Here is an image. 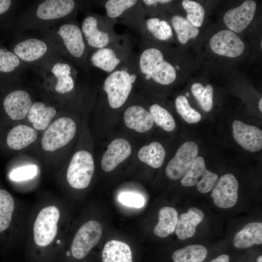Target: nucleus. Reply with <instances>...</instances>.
Returning <instances> with one entry per match:
<instances>
[{"instance_id":"1","label":"nucleus","mask_w":262,"mask_h":262,"mask_svg":"<svg viewBox=\"0 0 262 262\" xmlns=\"http://www.w3.org/2000/svg\"><path fill=\"white\" fill-rule=\"evenodd\" d=\"M137 54L138 81L147 87H167L180 76L179 57L176 49L165 44L141 38Z\"/></svg>"},{"instance_id":"2","label":"nucleus","mask_w":262,"mask_h":262,"mask_svg":"<svg viewBox=\"0 0 262 262\" xmlns=\"http://www.w3.org/2000/svg\"><path fill=\"white\" fill-rule=\"evenodd\" d=\"M138 81L137 54L133 52L125 63L108 74L103 81V97L109 107L113 110L121 108Z\"/></svg>"},{"instance_id":"3","label":"nucleus","mask_w":262,"mask_h":262,"mask_svg":"<svg viewBox=\"0 0 262 262\" xmlns=\"http://www.w3.org/2000/svg\"><path fill=\"white\" fill-rule=\"evenodd\" d=\"M116 24L105 15L88 12L81 29L90 54L92 52L119 41L122 34L115 31Z\"/></svg>"},{"instance_id":"4","label":"nucleus","mask_w":262,"mask_h":262,"mask_svg":"<svg viewBox=\"0 0 262 262\" xmlns=\"http://www.w3.org/2000/svg\"><path fill=\"white\" fill-rule=\"evenodd\" d=\"M61 50L77 66L89 72V51L81 27L73 19L64 21L55 31Z\"/></svg>"},{"instance_id":"5","label":"nucleus","mask_w":262,"mask_h":262,"mask_svg":"<svg viewBox=\"0 0 262 262\" xmlns=\"http://www.w3.org/2000/svg\"><path fill=\"white\" fill-rule=\"evenodd\" d=\"M133 48L131 36L125 33L119 41L91 53L89 64L109 74L129 59Z\"/></svg>"},{"instance_id":"6","label":"nucleus","mask_w":262,"mask_h":262,"mask_svg":"<svg viewBox=\"0 0 262 262\" xmlns=\"http://www.w3.org/2000/svg\"><path fill=\"white\" fill-rule=\"evenodd\" d=\"M84 2L74 0H46L34 7L31 19L37 25L73 19Z\"/></svg>"},{"instance_id":"7","label":"nucleus","mask_w":262,"mask_h":262,"mask_svg":"<svg viewBox=\"0 0 262 262\" xmlns=\"http://www.w3.org/2000/svg\"><path fill=\"white\" fill-rule=\"evenodd\" d=\"M105 10V15L116 24H121L137 29L146 17L141 0H106L97 1Z\"/></svg>"},{"instance_id":"8","label":"nucleus","mask_w":262,"mask_h":262,"mask_svg":"<svg viewBox=\"0 0 262 262\" xmlns=\"http://www.w3.org/2000/svg\"><path fill=\"white\" fill-rule=\"evenodd\" d=\"M76 130V124L71 118H58L45 130L40 142L42 147L53 152L64 147L73 138Z\"/></svg>"},{"instance_id":"9","label":"nucleus","mask_w":262,"mask_h":262,"mask_svg":"<svg viewBox=\"0 0 262 262\" xmlns=\"http://www.w3.org/2000/svg\"><path fill=\"white\" fill-rule=\"evenodd\" d=\"M101 234L102 227L98 222L91 220L86 222L77 232L70 251L66 255L77 261L85 259L99 242Z\"/></svg>"},{"instance_id":"10","label":"nucleus","mask_w":262,"mask_h":262,"mask_svg":"<svg viewBox=\"0 0 262 262\" xmlns=\"http://www.w3.org/2000/svg\"><path fill=\"white\" fill-rule=\"evenodd\" d=\"M95 169V164L91 154L81 150L72 157L67 170L66 179L73 188L82 189L89 184Z\"/></svg>"},{"instance_id":"11","label":"nucleus","mask_w":262,"mask_h":262,"mask_svg":"<svg viewBox=\"0 0 262 262\" xmlns=\"http://www.w3.org/2000/svg\"><path fill=\"white\" fill-rule=\"evenodd\" d=\"M60 212L54 206L43 208L38 213L33 225V235L35 244L45 247L50 244L57 232V223Z\"/></svg>"},{"instance_id":"12","label":"nucleus","mask_w":262,"mask_h":262,"mask_svg":"<svg viewBox=\"0 0 262 262\" xmlns=\"http://www.w3.org/2000/svg\"><path fill=\"white\" fill-rule=\"evenodd\" d=\"M218 178L216 174L207 169L204 159L198 156L182 178L181 183L185 187L196 185L200 193L206 194L212 190Z\"/></svg>"},{"instance_id":"13","label":"nucleus","mask_w":262,"mask_h":262,"mask_svg":"<svg viewBox=\"0 0 262 262\" xmlns=\"http://www.w3.org/2000/svg\"><path fill=\"white\" fill-rule=\"evenodd\" d=\"M198 153L195 142L187 141L182 144L165 168L166 176L174 180L182 178L197 158Z\"/></svg>"},{"instance_id":"14","label":"nucleus","mask_w":262,"mask_h":262,"mask_svg":"<svg viewBox=\"0 0 262 262\" xmlns=\"http://www.w3.org/2000/svg\"><path fill=\"white\" fill-rule=\"evenodd\" d=\"M211 50L215 54L230 58L240 56L245 45L235 33L229 30H222L213 34L209 40Z\"/></svg>"},{"instance_id":"15","label":"nucleus","mask_w":262,"mask_h":262,"mask_svg":"<svg viewBox=\"0 0 262 262\" xmlns=\"http://www.w3.org/2000/svg\"><path fill=\"white\" fill-rule=\"evenodd\" d=\"M136 30L141 38L152 42L166 44L174 38L170 24L162 16L146 17Z\"/></svg>"},{"instance_id":"16","label":"nucleus","mask_w":262,"mask_h":262,"mask_svg":"<svg viewBox=\"0 0 262 262\" xmlns=\"http://www.w3.org/2000/svg\"><path fill=\"white\" fill-rule=\"evenodd\" d=\"M238 180L231 174L222 176L212 189L211 196L213 203L222 209H229L233 207L238 199Z\"/></svg>"},{"instance_id":"17","label":"nucleus","mask_w":262,"mask_h":262,"mask_svg":"<svg viewBox=\"0 0 262 262\" xmlns=\"http://www.w3.org/2000/svg\"><path fill=\"white\" fill-rule=\"evenodd\" d=\"M256 7L255 1L245 0L239 6L228 10L225 14L223 17L225 25L235 33L242 32L252 21Z\"/></svg>"},{"instance_id":"18","label":"nucleus","mask_w":262,"mask_h":262,"mask_svg":"<svg viewBox=\"0 0 262 262\" xmlns=\"http://www.w3.org/2000/svg\"><path fill=\"white\" fill-rule=\"evenodd\" d=\"M232 134L236 142L245 150L256 152L262 148V131L256 126L234 120Z\"/></svg>"},{"instance_id":"19","label":"nucleus","mask_w":262,"mask_h":262,"mask_svg":"<svg viewBox=\"0 0 262 262\" xmlns=\"http://www.w3.org/2000/svg\"><path fill=\"white\" fill-rule=\"evenodd\" d=\"M33 101L29 93L24 90H16L8 94L3 102L4 109L14 120L24 119L28 115Z\"/></svg>"},{"instance_id":"20","label":"nucleus","mask_w":262,"mask_h":262,"mask_svg":"<svg viewBox=\"0 0 262 262\" xmlns=\"http://www.w3.org/2000/svg\"><path fill=\"white\" fill-rule=\"evenodd\" d=\"M49 47L42 39L31 37L17 43L13 53L21 61L32 63L41 60L49 52Z\"/></svg>"},{"instance_id":"21","label":"nucleus","mask_w":262,"mask_h":262,"mask_svg":"<svg viewBox=\"0 0 262 262\" xmlns=\"http://www.w3.org/2000/svg\"><path fill=\"white\" fill-rule=\"evenodd\" d=\"M131 147L125 139L117 138L108 146L102 157L101 166L105 172L113 170L131 154Z\"/></svg>"},{"instance_id":"22","label":"nucleus","mask_w":262,"mask_h":262,"mask_svg":"<svg viewBox=\"0 0 262 262\" xmlns=\"http://www.w3.org/2000/svg\"><path fill=\"white\" fill-rule=\"evenodd\" d=\"M50 72L56 79L55 91L60 94H66L73 91L75 87L76 72L70 63L63 61L54 63Z\"/></svg>"},{"instance_id":"23","label":"nucleus","mask_w":262,"mask_h":262,"mask_svg":"<svg viewBox=\"0 0 262 262\" xmlns=\"http://www.w3.org/2000/svg\"><path fill=\"white\" fill-rule=\"evenodd\" d=\"M123 118L127 127L138 132H147L153 125L149 112L138 104H131L127 107L124 111Z\"/></svg>"},{"instance_id":"24","label":"nucleus","mask_w":262,"mask_h":262,"mask_svg":"<svg viewBox=\"0 0 262 262\" xmlns=\"http://www.w3.org/2000/svg\"><path fill=\"white\" fill-rule=\"evenodd\" d=\"M203 212L196 207H190L186 213H181L179 217L175 230L178 238L184 240L193 237L196 227L204 219Z\"/></svg>"},{"instance_id":"25","label":"nucleus","mask_w":262,"mask_h":262,"mask_svg":"<svg viewBox=\"0 0 262 262\" xmlns=\"http://www.w3.org/2000/svg\"><path fill=\"white\" fill-rule=\"evenodd\" d=\"M160 16L166 19L170 24L178 42L184 45L199 34L198 28L192 25L185 17L175 13H168Z\"/></svg>"},{"instance_id":"26","label":"nucleus","mask_w":262,"mask_h":262,"mask_svg":"<svg viewBox=\"0 0 262 262\" xmlns=\"http://www.w3.org/2000/svg\"><path fill=\"white\" fill-rule=\"evenodd\" d=\"M262 244V223L260 222L246 224L235 234L233 240L234 247L238 249H247Z\"/></svg>"},{"instance_id":"27","label":"nucleus","mask_w":262,"mask_h":262,"mask_svg":"<svg viewBox=\"0 0 262 262\" xmlns=\"http://www.w3.org/2000/svg\"><path fill=\"white\" fill-rule=\"evenodd\" d=\"M100 262H134L132 251L126 243L110 240L103 247Z\"/></svg>"},{"instance_id":"28","label":"nucleus","mask_w":262,"mask_h":262,"mask_svg":"<svg viewBox=\"0 0 262 262\" xmlns=\"http://www.w3.org/2000/svg\"><path fill=\"white\" fill-rule=\"evenodd\" d=\"M56 112L53 107L36 101L33 103L27 116L35 130L43 131L50 125Z\"/></svg>"},{"instance_id":"29","label":"nucleus","mask_w":262,"mask_h":262,"mask_svg":"<svg viewBox=\"0 0 262 262\" xmlns=\"http://www.w3.org/2000/svg\"><path fill=\"white\" fill-rule=\"evenodd\" d=\"M37 137V132L33 128L20 124L10 130L7 136L6 142L11 149L20 150L33 143Z\"/></svg>"},{"instance_id":"30","label":"nucleus","mask_w":262,"mask_h":262,"mask_svg":"<svg viewBox=\"0 0 262 262\" xmlns=\"http://www.w3.org/2000/svg\"><path fill=\"white\" fill-rule=\"evenodd\" d=\"M208 253L203 245L192 244L174 250L170 258L172 262H205Z\"/></svg>"},{"instance_id":"31","label":"nucleus","mask_w":262,"mask_h":262,"mask_svg":"<svg viewBox=\"0 0 262 262\" xmlns=\"http://www.w3.org/2000/svg\"><path fill=\"white\" fill-rule=\"evenodd\" d=\"M159 221L154 229V233L160 238H165L175 230L178 219L176 210L171 207H164L158 212Z\"/></svg>"},{"instance_id":"32","label":"nucleus","mask_w":262,"mask_h":262,"mask_svg":"<svg viewBox=\"0 0 262 262\" xmlns=\"http://www.w3.org/2000/svg\"><path fill=\"white\" fill-rule=\"evenodd\" d=\"M165 156L164 148L157 142H153L143 147L138 154L139 159L141 162L154 168H158L162 165Z\"/></svg>"},{"instance_id":"33","label":"nucleus","mask_w":262,"mask_h":262,"mask_svg":"<svg viewBox=\"0 0 262 262\" xmlns=\"http://www.w3.org/2000/svg\"><path fill=\"white\" fill-rule=\"evenodd\" d=\"M14 206L11 195L5 190L0 189V232L10 226Z\"/></svg>"},{"instance_id":"34","label":"nucleus","mask_w":262,"mask_h":262,"mask_svg":"<svg viewBox=\"0 0 262 262\" xmlns=\"http://www.w3.org/2000/svg\"><path fill=\"white\" fill-rule=\"evenodd\" d=\"M149 112L153 122L167 131L175 130L176 123L171 114L165 108L158 103H153L149 107Z\"/></svg>"},{"instance_id":"35","label":"nucleus","mask_w":262,"mask_h":262,"mask_svg":"<svg viewBox=\"0 0 262 262\" xmlns=\"http://www.w3.org/2000/svg\"><path fill=\"white\" fill-rule=\"evenodd\" d=\"M191 92L199 105L205 112L210 111L213 106V89L210 84L204 86L199 82L194 83Z\"/></svg>"},{"instance_id":"36","label":"nucleus","mask_w":262,"mask_h":262,"mask_svg":"<svg viewBox=\"0 0 262 262\" xmlns=\"http://www.w3.org/2000/svg\"><path fill=\"white\" fill-rule=\"evenodd\" d=\"M146 14L148 17L158 16L168 13H173L175 8L170 0H141Z\"/></svg>"},{"instance_id":"37","label":"nucleus","mask_w":262,"mask_h":262,"mask_svg":"<svg viewBox=\"0 0 262 262\" xmlns=\"http://www.w3.org/2000/svg\"><path fill=\"white\" fill-rule=\"evenodd\" d=\"M181 5L186 13V18L194 26L198 28L203 23L205 11L199 2L191 0H183Z\"/></svg>"},{"instance_id":"38","label":"nucleus","mask_w":262,"mask_h":262,"mask_svg":"<svg viewBox=\"0 0 262 262\" xmlns=\"http://www.w3.org/2000/svg\"><path fill=\"white\" fill-rule=\"evenodd\" d=\"M175 105L178 113L187 122L195 123L201 120L200 114L191 107L185 96H178L175 99Z\"/></svg>"},{"instance_id":"39","label":"nucleus","mask_w":262,"mask_h":262,"mask_svg":"<svg viewBox=\"0 0 262 262\" xmlns=\"http://www.w3.org/2000/svg\"><path fill=\"white\" fill-rule=\"evenodd\" d=\"M22 62L13 52L0 48V72H12L21 65Z\"/></svg>"},{"instance_id":"40","label":"nucleus","mask_w":262,"mask_h":262,"mask_svg":"<svg viewBox=\"0 0 262 262\" xmlns=\"http://www.w3.org/2000/svg\"><path fill=\"white\" fill-rule=\"evenodd\" d=\"M37 173V166L31 164L14 169L11 172L9 177L11 180L19 181L33 179Z\"/></svg>"},{"instance_id":"41","label":"nucleus","mask_w":262,"mask_h":262,"mask_svg":"<svg viewBox=\"0 0 262 262\" xmlns=\"http://www.w3.org/2000/svg\"><path fill=\"white\" fill-rule=\"evenodd\" d=\"M118 199L124 205L136 208H142L145 204L144 197L133 192H122L118 195Z\"/></svg>"},{"instance_id":"42","label":"nucleus","mask_w":262,"mask_h":262,"mask_svg":"<svg viewBox=\"0 0 262 262\" xmlns=\"http://www.w3.org/2000/svg\"><path fill=\"white\" fill-rule=\"evenodd\" d=\"M206 262H231V257L229 254L222 253Z\"/></svg>"},{"instance_id":"43","label":"nucleus","mask_w":262,"mask_h":262,"mask_svg":"<svg viewBox=\"0 0 262 262\" xmlns=\"http://www.w3.org/2000/svg\"><path fill=\"white\" fill-rule=\"evenodd\" d=\"M12 1L10 0H0V15L7 12L10 8Z\"/></svg>"},{"instance_id":"44","label":"nucleus","mask_w":262,"mask_h":262,"mask_svg":"<svg viewBox=\"0 0 262 262\" xmlns=\"http://www.w3.org/2000/svg\"><path fill=\"white\" fill-rule=\"evenodd\" d=\"M259 109L261 112H262V98H260L259 101Z\"/></svg>"},{"instance_id":"45","label":"nucleus","mask_w":262,"mask_h":262,"mask_svg":"<svg viewBox=\"0 0 262 262\" xmlns=\"http://www.w3.org/2000/svg\"><path fill=\"white\" fill-rule=\"evenodd\" d=\"M262 41H261V48H262Z\"/></svg>"}]
</instances>
